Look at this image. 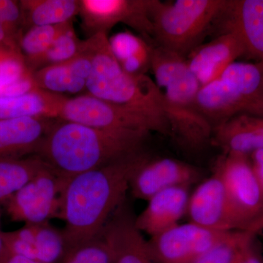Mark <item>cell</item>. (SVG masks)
I'll use <instances>...</instances> for the list:
<instances>
[{"label":"cell","mask_w":263,"mask_h":263,"mask_svg":"<svg viewBox=\"0 0 263 263\" xmlns=\"http://www.w3.org/2000/svg\"><path fill=\"white\" fill-rule=\"evenodd\" d=\"M149 134L98 129L57 119L35 155L65 184L77 175L103 167L143 148Z\"/></svg>","instance_id":"2"},{"label":"cell","mask_w":263,"mask_h":263,"mask_svg":"<svg viewBox=\"0 0 263 263\" xmlns=\"http://www.w3.org/2000/svg\"><path fill=\"white\" fill-rule=\"evenodd\" d=\"M46 165L37 155L0 160V208Z\"/></svg>","instance_id":"25"},{"label":"cell","mask_w":263,"mask_h":263,"mask_svg":"<svg viewBox=\"0 0 263 263\" xmlns=\"http://www.w3.org/2000/svg\"><path fill=\"white\" fill-rule=\"evenodd\" d=\"M61 263H113V259L108 246L98 238L71 251Z\"/></svg>","instance_id":"30"},{"label":"cell","mask_w":263,"mask_h":263,"mask_svg":"<svg viewBox=\"0 0 263 263\" xmlns=\"http://www.w3.org/2000/svg\"><path fill=\"white\" fill-rule=\"evenodd\" d=\"M151 158L141 148L103 167L77 175L65 183L58 219L65 222L62 233L67 254L100 238L114 212L127 200L137 171Z\"/></svg>","instance_id":"1"},{"label":"cell","mask_w":263,"mask_h":263,"mask_svg":"<svg viewBox=\"0 0 263 263\" xmlns=\"http://www.w3.org/2000/svg\"><path fill=\"white\" fill-rule=\"evenodd\" d=\"M190 221L216 231L239 230L222 181L216 172L200 183L189 200Z\"/></svg>","instance_id":"15"},{"label":"cell","mask_w":263,"mask_h":263,"mask_svg":"<svg viewBox=\"0 0 263 263\" xmlns=\"http://www.w3.org/2000/svg\"><path fill=\"white\" fill-rule=\"evenodd\" d=\"M86 41L92 58L88 94L149 118L170 136L163 99L155 81L146 74L133 75L123 70L110 51L107 34H96Z\"/></svg>","instance_id":"4"},{"label":"cell","mask_w":263,"mask_h":263,"mask_svg":"<svg viewBox=\"0 0 263 263\" xmlns=\"http://www.w3.org/2000/svg\"><path fill=\"white\" fill-rule=\"evenodd\" d=\"M136 219L127 199L104 228L100 238L110 249L113 263H155Z\"/></svg>","instance_id":"13"},{"label":"cell","mask_w":263,"mask_h":263,"mask_svg":"<svg viewBox=\"0 0 263 263\" xmlns=\"http://www.w3.org/2000/svg\"><path fill=\"white\" fill-rule=\"evenodd\" d=\"M226 0H153L152 41L186 58L214 25Z\"/></svg>","instance_id":"6"},{"label":"cell","mask_w":263,"mask_h":263,"mask_svg":"<svg viewBox=\"0 0 263 263\" xmlns=\"http://www.w3.org/2000/svg\"><path fill=\"white\" fill-rule=\"evenodd\" d=\"M216 23L239 40L247 62H263V0H226Z\"/></svg>","instance_id":"12"},{"label":"cell","mask_w":263,"mask_h":263,"mask_svg":"<svg viewBox=\"0 0 263 263\" xmlns=\"http://www.w3.org/2000/svg\"><path fill=\"white\" fill-rule=\"evenodd\" d=\"M4 263H41L33 259L27 258V257H22V256L15 255V254H10L8 259L5 260Z\"/></svg>","instance_id":"36"},{"label":"cell","mask_w":263,"mask_h":263,"mask_svg":"<svg viewBox=\"0 0 263 263\" xmlns=\"http://www.w3.org/2000/svg\"><path fill=\"white\" fill-rule=\"evenodd\" d=\"M214 172L222 181L240 229H263V195L249 155L224 153Z\"/></svg>","instance_id":"7"},{"label":"cell","mask_w":263,"mask_h":263,"mask_svg":"<svg viewBox=\"0 0 263 263\" xmlns=\"http://www.w3.org/2000/svg\"><path fill=\"white\" fill-rule=\"evenodd\" d=\"M150 70L163 99L170 136L187 149H201L211 144L212 126L197 107L201 86L186 58L154 45Z\"/></svg>","instance_id":"3"},{"label":"cell","mask_w":263,"mask_h":263,"mask_svg":"<svg viewBox=\"0 0 263 263\" xmlns=\"http://www.w3.org/2000/svg\"><path fill=\"white\" fill-rule=\"evenodd\" d=\"M110 51L123 70L133 75H145L150 70L154 45L129 31L108 38Z\"/></svg>","instance_id":"22"},{"label":"cell","mask_w":263,"mask_h":263,"mask_svg":"<svg viewBox=\"0 0 263 263\" xmlns=\"http://www.w3.org/2000/svg\"><path fill=\"white\" fill-rule=\"evenodd\" d=\"M152 3L153 0H80L83 29L90 37L108 34L117 24H125L149 41Z\"/></svg>","instance_id":"10"},{"label":"cell","mask_w":263,"mask_h":263,"mask_svg":"<svg viewBox=\"0 0 263 263\" xmlns=\"http://www.w3.org/2000/svg\"><path fill=\"white\" fill-rule=\"evenodd\" d=\"M228 232L209 229L190 221L151 237L147 247L155 263H192Z\"/></svg>","instance_id":"11"},{"label":"cell","mask_w":263,"mask_h":263,"mask_svg":"<svg viewBox=\"0 0 263 263\" xmlns=\"http://www.w3.org/2000/svg\"><path fill=\"white\" fill-rule=\"evenodd\" d=\"M64 186V181L46 164L3 207L12 221L25 224L48 222L58 219Z\"/></svg>","instance_id":"9"},{"label":"cell","mask_w":263,"mask_h":263,"mask_svg":"<svg viewBox=\"0 0 263 263\" xmlns=\"http://www.w3.org/2000/svg\"><path fill=\"white\" fill-rule=\"evenodd\" d=\"M262 228L233 230L192 263H236L257 240Z\"/></svg>","instance_id":"24"},{"label":"cell","mask_w":263,"mask_h":263,"mask_svg":"<svg viewBox=\"0 0 263 263\" xmlns=\"http://www.w3.org/2000/svg\"><path fill=\"white\" fill-rule=\"evenodd\" d=\"M0 23L16 36L24 32V19L19 1L0 0Z\"/></svg>","instance_id":"31"},{"label":"cell","mask_w":263,"mask_h":263,"mask_svg":"<svg viewBox=\"0 0 263 263\" xmlns=\"http://www.w3.org/2000/svg\"><path fill=\"white\" fill-rule=\"evenodd\" d=\"M3 237L10 254L41 263H61L67 254L62 230L49 221L25 224L14 231H3Z\"/></svg>","instance_id":"16"},{"label":"cell","mask_w":263,"mask_h":263,"mask_svg":"<svg viewBox=\"0 0 263 263\" xmlns=\"http://www.w3.org/2000/svg\"><path fill=\"white\" fill-rule=\"evenodd\" d=\"M59 119L113 130L143 131L167 136L162 126L142 114L89 94L66 99Z\"/></svg>","instance_id":"8"},{"label":"cell","mask_w":263,"mask_h":263,"mask_svg":"<svg viewBox=\"0 0 263 263\" xmlns=\"http://www.w3.org/2000/svg\"><path fill=\"white\" fill-rule=\"evenodd\" d=\"M249 157L263 195V149L256 151L250 154Z\"/></svg>","instance_id":"32"},{"label":"cell","mask_w":263,"mask_h":263,"mask_svg":"<svg viewBox=\"0 0 263 263\" xmlns=\"http://www.w3.org/2000/svg\"><path fill=\"white\" fill-rule=\"evenodd\" d=\"M32 74L20 51L0 45V94L10 85Z\"/></svg>","instance_id":"29"},{"label":"cell","mask_w":263,"mask_h":263,"mask_svg":"<svg viewBox=\"0 0 263 263\" xmlns=\"http://www.w3.org/2000/svg\"><path fill=\"white\" fill-rule=\"evenodd\" d=\"M243 57V46L236 36L222 32L210 42L199 45L186 60L202 86L220 78L229 66Z\"/></svg>","instance_id":"17"},{"label":"cell","mask_w":263,"mask_h":263,"mask_svg":"<svg viewBox=\"0 0 263 263\" xmlns=\"http://www.w3.org/2000/svg\"><path fill=\"white\" fill-rule=\"evenodd\" d=\"M211 144L224 153L249 155L263 149V117L241 114L213 127Z\"/></svg>","instance_id":"20"},{"label":"cell","mask_w":263,"mask_h":263,"mask_svg":"<svg viewBox=\"0 0 263 263\" xmlns=\"http://www.w3.org/2000/svg\"><path fill=\"white\" fill-rule=\"evenodd\" d=\"M189 186L167 189L156 194L148 200V205L136 216L137 228L151 237L160 234L179 224L187 212Z\"/></svg>","instance_id":"18"},{"label":"cell","mask_w":263,"mask_h":263,"mask_svg":"<svg viewBox=\"0 0 263 263\" xmlns=\"http://www.w3.org/2000/svg\"><path fill=\"white\" fill-rule=\"evenodd\" d=\"M72 24V22H69L57 25L32 27L22 33L18 39V47L31 72L53 41Z\"/></svg>","instance_id":"27"},{"label":"cell","mask_w":263,"mask_h":263,"mask_svg":"<svg viewBox=\"0 0 263 263\" xmlns=\"http://www.w3.org/2000/svg\"><path fill=\"white\" fill-rule=\"evenodd\" d=\"M32 77L38 89L54 94L86 91L87 81L77 75L69 61L42 67L32 72Z\"/></svg>","instance_id":"26"},{"label":"cell","mask_w":263,"mask_h":263,"mask_svg":"<svg viewBox=\"0 0 263 263\" xmlns=\"http://www.w3.org/2000/svg\"><path fill=\"white\" fill-rule=\"evenodd\" d=\"M0 45L20 51L18 38L1 23H0Z\"/></svg>","instance_id":"33"},{"label":"cell","mask_w":263,"mask_h":263,"mask_svg":"<svg viewBox=\"0 0 263 263\" xmlns=\"http://www.w3.org/2000/svg\"><path fill=\"white\" fill-rule=\"evenodd\" d=\"M197 167L172 158H151L137 171L130 183L132 195L147 200L161 191L175 186H189L201 178Z\"/></svg>","instance_id":"14"},{"label":"cell","mask_w":263,"mask_h":263,"mask_svg":"<svg viewBox=\"0 0 263 263\" xmlns=\"http://www.w3.org/2000/svg\"><path fill=\"white\" fill-rule=\"evenodd\" d=\"M262 62V65H263V62Z\"/></svg>","instance_id":"37"},{"label":"cell","mask_w":263,"mask_h":263,"mask_svg":"<svg viewBox=\"0 0 263 263\" xmlns=\"http://www.w3.org/2000/svg\"><path fill=\"white\" fill-rule=\"evenodd\" d=\"M67 99L42 89H35L19 96L0 95V121L21 118L59 119Z\"/></svg>","instance_id":"21"},{"label":"cell","mask_w":263,"mask_h":263,"mask_svg":"<svg viewBox=\"0 0 263 263\" xmlns=\"http://www.w3.org/2000/svg\"><path fill=\"white\" fill-rule=\"evenodd\" d=\"M19 3L26 29L72 22L80 12V0H22Z\"/></svg>","instance_id":"23"},{"label":"cell","mask_w":263,"mask_h":263,"mask_svg":"<svg viewBox=\"0 0 263 263\" xmlns=\"http://www.w3.org/2000/svg\"><path fill=\"white\" fill-rule=\"evenodd\" d=\"M83 42L78 37L71 24L53 41L51 46L45 52L33 68L32 72L46 66L64 63L77 56L82 49Z\"/></svg>","instance_id":"28"},{"label":"cell","mask_w":263,"mask_h":263,"mask_svg":"<svg viewBox=\"0 0 263 263\" xmlns=\"http://www.w3.org/2000/svg\"><path fill=\"white\" fill-rule=\"evenodd\" d=\"M0 221H1V208H0ZM10 252L5 245L3 237V231L0 228V263H4L10 256Z\"/></svg>","instance_id":"35"},{"label":"cell","mask_w":263,"mask_h":263,"mask_svg":"<svg viewBox=\"0 0 263 263\" xmlns=\"http://www.w3.org/2000/svg\"><path fill=\"white\" fill-rule=\"evenodd\" d=\"M236 263H263L262 247L258 240L254 243L245 255Z\"/></svg>","instance_id":"34"},{"label":"cell","mask_w":263,"mask_h":263,"mask_svg":"<svg viewBox=\"0 0 263 263\" xmlns=\"http://www.w3.org/2000/svg\"><path fill=\"white\" fill-rule=\"evenodd\" d=\"M197 102L212 127L241 114L263 117L262 62H235L200 87Z\"/></svg>","instance_id":"5"},{"label":"cell","mask_w":263,"mask_h":263,"mask_svg":"<svg viewBox=\"0 0 263 263\" xmlns=\"http://www.w3.org/2000/svg\"><path fill=\"white\" fill-rule=\"evenodd\" d=\"M56 120L21 118L0 121V160L35 155Z\"/></svg>","instance_id":"19"}]
</instances>
